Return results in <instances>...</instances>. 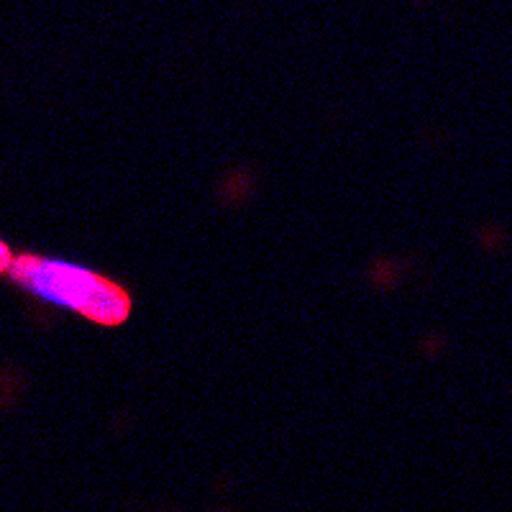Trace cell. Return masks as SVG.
<instances>
[{"label":"cell","mask_w":512,"mask_h":512,"mask_svg":"<svg viewBox=\"0 0 512 512\" xmlns=\"http://www.w3.org/2000/svg\"><path fill=\"white\" fill-rule=\"evenodd\" d=\"M3 272L31 295L75 310L100 326H118L131 313V297L121 285L77 264L21 254Z\"/></svg>","instance_id":"cell-1"}]
</instances>
